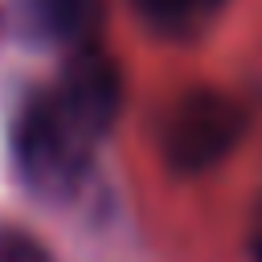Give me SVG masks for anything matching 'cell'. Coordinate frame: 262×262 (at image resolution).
I'll return each mask as SVG.
<instances>
[{"label":"cell","mask_w":262,"mask_h":262,"mask_svg":"<svg viewBox=\"0 0 262 262\" xmlns=\"http://www.w3.org/2000/svg\"><path fill=\"white\" fill-rule=\"evenodd\" d=\"M98 135L49 90L33 94L12 127V160L20 180L41 196H66L90 168Z\"/></svg>","instance_id":"cell-1"},{"label":"cell","mask_w":262,"mask_h":262,"mask_svg":"<svg viewBox=\"0 0 262 262\" xmlns=\"http://www.w3.org/2000/svg\"><path fill=\"white\" fill-rule=\"evenodd\" d=\"M250 127L246 106L217 86H188L160 123V156L172 176H201L233 156Z\"/></svg>","instance_id":"cell-2"},{"label":"cell","mask_w":262,"mask_h":262,"mask_svg":"<svg viewBox=\"0 0 262 262\" xmlns=\"http://www.w3.org/2000/svg\"><path fill=\"white\" fill-rule=\"evenodd\" d=\"M53 94L102 139L111 131V123L119 119V106H123V74H119V61L111 53H102L98 45L74 49L70 61H66V70L53 82Z\"/></svg>","instance_id":"cell-3"},{"label":"cell","mask_w":262,"mask_h":262,"mask_svg":"<svg viewBox=\"0 0 262 262\" xmlns=\"http://www.w3.org/2000/svg\"><path fill=\"white\" fill-rule=\"evenodd\" d=\"M12 16L20 37L37 45H94L90 33L102 20V0H12Z\"/></svg>","instance_id":"cell-4"},{"label":"cell","mask_w":262,"mask_h":262,"mask_svg":"<svg viewBox=\"0 0 262 262\" xmlns=\"http://www.w3.org/2000/svg\"><path fill=\"white\" fill-rule=\"evenodd\" d=\"M135 8L160 37H192L225 8V0H135Z\"/></svg>","instance_id":"cell-5"},{"label":"cell","mask_w":262,"mask_h":262,"mask_svg":"<svg viewBox=\"0 0 262 262\" xmlns=\"http://www.w3.org/2000/svg\"><path fill=\"white\" fill-rule=\"evenodd\" d=\"M0 262H53L41 237L16 225H0Z\"/></svg>","instance_id":"cell-6"},{"label":"cell","mask_w":262,"mask_h":262,"mask_svg":"<svg viewBox=\"0 0 262 262\" xmlns=\"http://www.w3.org/2000/svg\"><path fill=\"white\" fill-rule=\"evenodd\" d=\"M246 250H250V262H262V192L250 209V225H246Z\"/></svg>","instance_id":"cell-7"}]
</instances>
